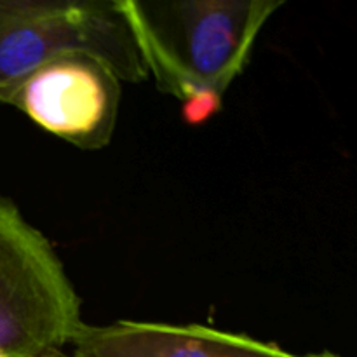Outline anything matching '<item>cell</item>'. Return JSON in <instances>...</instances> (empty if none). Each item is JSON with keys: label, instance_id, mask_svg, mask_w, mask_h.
<instances>
[{"label": "cell", "instance_id": "1", "mask_svg": "<svg viewBox=\"0 0 357 357\" xmlns=\"http://www.w3.org/2000/svg\"><path fill=\"white\" fill-rule=\"evenodd\" d=\"M149 77L206 122L244 72L261 28L284 0H121Z\"/></svg>", "mask_w": 357, "mask_h": 357}, {"label": "cell", "instance_id": "2", "mask_svg": "<svg viewBox=\"0 0 357 357\" xmlns=\"http://www.w3.org/2000/svg\"><path fill=\"white\" fill-rule=\"evenodd\" d=\"M82 323L52 244L0 195V357H61Z\"/></svg>", "mask_w": 357, "mask_h": 357}, {"label": "cell", "instance_id": "3", "mask_svg": "<svg viewBox=\"0 0 357 357\" xmlns=\"http://www.w3.org/2000/svg\"><path fill=\"white\" fill-rule=\"evenodd\" d=\"M70 52L101 59L121 82L149 79L121 0H0V98Z\"/></svg>", "mask_w": 357, "mask_h": 357}, {"label": "cell", "instance_id": "4", "mask_svg": "<svg viewBox=\"0 0 357 357\" xmlns=\"http://www.w3.org/2000/svg\"><path fill=\"white\" fill-rule=\"evenodd\" d=\"M121 79L84 52L56 56L14 84L0 103L13 105L51 135L82 150H100L114 136Z\"/></svg>", "mask_w": 357, "mask_h": 357}, {"label": "cell", "instance_id": "5", "mask_svg": "<svg viewBox=\"0 0 357 357\" xmlns=\"http://www.w3.org/2000/svg\"><path fill=\"white\" fill-rule=\"evenodd\" d=\"M73 357H340L330 351L295 354L275 344L202 324L115 321L82 323L72 340Z\"/></svg>", "mask_w": 357, "mask_h": 357}]
</instances>
